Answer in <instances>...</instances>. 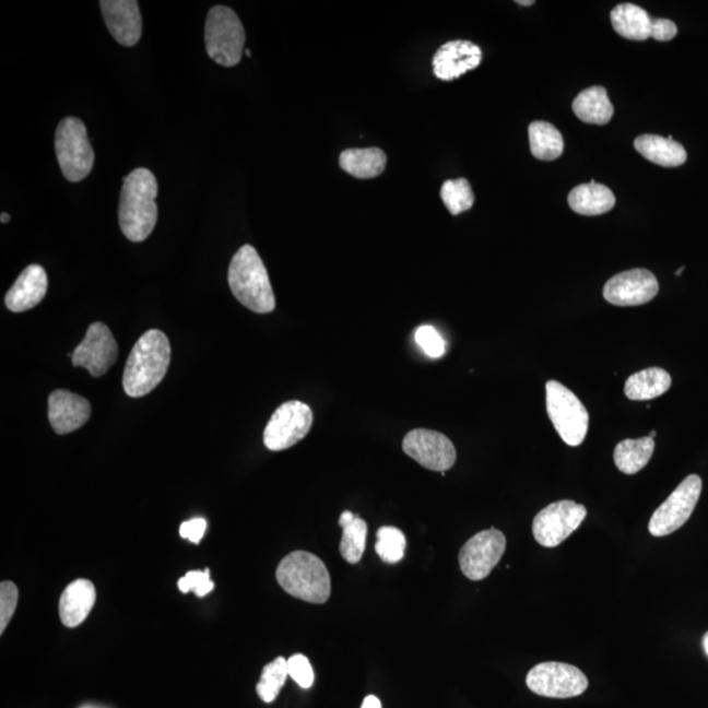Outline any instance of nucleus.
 Wrapping results in <instances>:
<instances>
[{"label":"nucleus","mask_w":708,"mask_h":708,"mask_svg":"<svg viewBox=\"0 0 708 708\" xmlns=\"http://www.w3.org/2000/svg\"><path fill=\"white\" fill-rule=\"evenodd\" d=\"M170 363L167 334L150 330L137 341L125 365L122 386L130 398H142L166 377Z\"/></svg>","instance_id":"nucleus-2"},{"label":"nucleus","mask_w":708,"mask_h":708,"mask_svg":"<svg viewBox=\"0 0 708 708\" xmlns=\"http://www.w3.org/2000/svg\"><path fill=\"white\" fill-rule=\"evenodd\" d=\"M0 221H2V223L10 222V214L3 213L2 216H0Z\"/></svg>","instance_id":"nucleus-42"},{"label":"nucleus","mask_w":708,"mask_h":708,"mask_svg":"<svg viewBox=\"0 0 708 708\" xmlns=\"http://www.w3.org/2000/svg\"><path fill=\"white\" fill-rule=\"evenodd\" d=\"M671 386V374L661 367H648L626 380L625 393L632 400H651L661 397Z\"/></svg>","instance_id":"nucleus-26"},{"label":"nucleus","mask_w":708,"mask_h":708,"mask_svg":"<svg viewBox=\"0 0 708 708\" xmlns=\"http://www.w3.org/2000/svg\"><path fill=\"white\" fill-rule=\"evenodd\" d=\"M245 51H246V55H247L248 57H251V56H252L251 50L246 49Z\"/></svg>","instance_id":"nucleus-45"},{"label":"nucleus","mask_w":708,"mask_h":708,"mask_svg":"<svg viewBox=\"0 0 708 708\" xmlns=\"http://www.w3.org/2000/svg\"><path fill=\"white\" fill-rule=\"evenodd\" d=\"M482 49L465 39L446 43L433 57V72L441 81L450 82L474 70L482 63Z\"/></svg>","instance_id":"nucleus-17"},{"label":"nucleus","mask_w":708,"mask_h":708,"mask_svg":"<svg viewBox=\"0 0 708 708\" xmlns=\"http://www.w3.org/2000/svg\"><path fill=\"white\" fill-rule=\"evenodd\" d=\"M415 340L426 356L432 358L442 357L446 351L445 341L432 326L418 327L415 332Z\"/></svg>","instance_id":"nucleus-35"},{"label":"nucleus","mask_w":708,"mask_h":708,"mask_svg":"<svg viewBox=\"0 0 708 708\" xmlns=\"http://www.w3.org/2000/svg\"><path fill=\"white\" fill-rule=\"evenodd\" d=\"M684 271H685V267H681V268L678 269V271L675 272V275H680V274L684 273Z\"/></svg>","instance_id":"nucleus-43"},{"label":"nucleus","mask_w":708,"mask_h":708,"mask_svg":"<svg viewBox=\"0 0 708 708\" xmlns=\"http://www.w3.org/2000/svg\"><path fill=\"white\" fill-rule=\"evenodd\" d=\"M361 708H382V704H380V700L376 695H367Z\"/></svg>","instance_id":"nucleus-39"},{"label":"nucleus","mask_w":708,"mask_h":708,"mask_svg":"<svg viewBox=\"0 0 708 708\" xmlns=\"http://www.w3.org/2000/svg\"><path fill=\"white\" fill-rule=\"evenodd\" d=\"M206 527V521L203 518H193V520L181 523L180 536L192 543H200L203 534H205Z\"/></svg>","instance_id":"nucleus-38"},{"label":"nucleus","mask_w":708,"mask_h":708,"mask_svg":"<svg viewBox=\"0 0 708 708\" xmlns=\"http://www.w3.org/2000/svg\"><path fill=\"white\" fill-rule=\"evenodd\" d=\"M405 546L406 541L402 530L384 527L377 531L376 551L384 562L396 564L402 560Z\"/></svg>","instance_id":"nucleus-32"},{"label":"nucleus","mask_w":708,"mask_h":708,"mask_svg":"<svg viewBox=\"0 0 708 708\" xmlns=\"http://www.w3.org/2000/svg\"><path fill=\"white\" fill-rule=\"evenodd\" d=\"M96 601L94 583L78 579L69 583L59 600V616L66 627L74 628L87 618Z\"/></svg>","instance_id":"nucleus-20"},{"label":"nucleus","mask_w":708,"mask_h":708,"mask_svg":"<svg viewBox=\"0 0 708 708\" xmlns=\"http://www.w3.org/2000/svg\"><path fill=\"white\" fill-rule=\"evenodd\" d=\"M228 285L234 297L256 314L272 312L275 297L264 262L252 246H243L228 268Z\"/></svg>","instance_id":"nucleus-3"},{"label":"nucleus","mask_w":708,"mask_h":708,"mask_svg":"<svg viewBox=\"0 0 708 708\" xmlns=\"http://www.w3.org/2000/svg\"><path fill=\"white\" fill-rule=\"evenodd\" d=\"M531 154L540 161H555L563 154L564 140L560 131L546 121H534L529 127Z\"/></svg>","instance_id":"nucleus-29"},{"label":"nucleus","mask_w":708,"mask_h":708,"mask_svg":"<svg viewBox=\"0 0 708 708\" xmlns=\"http://www.w3.org/2000/svg\"><path fill=\"white\" fill-rule=\"evenodd\" d=\"M157 181L148 168H137L123 177L118 208L121 232L130 241L146 240L157 222Z\"/></svg>","instance_id":"nucleus-1"},{"label":"nucleus","mask_w":708,"mask_h":708,"mask_svg":"<svg viewBox=\"0 0 708 708\" xmlns=\"http://www.w3.org/2000/svg\"><path fill=\"white\" fill-rule=\"evenodd\" d=\"M181 593L194 592L197 597H205L214 589V582L210 580V570H190L177 581Z\"/></svg>","instance_id":"nucleus-33"},{"label":"nucleus","mask_w":708,"mask_h":708,"mask_svg":"<svg viewBox=\"0 0 708 708\" xmlns=\"http://www.w3.org/2000/svg\"><path fill=\"white\" fill-rule=\"evenodd\" d=\"M48 274L42 266L26 267L15 284L5 294V306L12 312H24L36 307L48 292Z\"/></svg>","instance_id":"nucleus-19"},{"label":"nucleus","mask_w":708,"mask_h":708,"mask_svg":"<svg viewBox=\"0 0 708 708\" xmlns=\"http://www.w3.org/2000/svg\"><path fill=\"white\" fill-rule=\"evenodd\" d=\"M287 675V660L281 658V656L273 660L271 664L266 665L262 669L259 684L256 686V692H258L259 697L266 704H272L279 697L282 686L285 685Z\"/></svg>","instance_id":"nucleus-30"},{"label":"nucleus","mask_w":708,"mask_h":708,"mask_svg":"<svg viewBox=\"0 0 708 708\" xmlns=\"http://www.w3.org/2000/svg\"><path fill=\"white\" fill-rule=\"evenodd\" d=\"M340 167L357 179H373L384 173L387 156L382 150L347 149L340 154Z\"/></svg>","instance_id":"nucleus-24"},{"label":"nucleus","mask_w":708,"mask_h":708,"mask_svg":"<svg viewBox=\"0 0 708 708\" xmlns=\"http://www.w3.org/2000/svg\"><path fill=\"white\" fill-rule=\"evenodd\" d=\"M19 590L12 581L0 583V634L5 632L7 626L16 612Z\"/></svg>","instance_id":"nucleus-34"},{"label":"nucleus","mask_w":708,"mask_h":708,"mask_svg":"<svg viewBox=\"0 0 708 708\" xmlns=\"http://www.w3.org/2000/svg\"><path fill=\"white\" fill-rule=\"evenodd\" d=\"M701 642H704L705 652L708 656V633L704 636V641Z\"/></svg>","instance_id":"nucleus-40"},{"label":"nucleus","mask_w":708,"mask_h":708,"mask_svg":"<svg viewBox=\"0 0 708 708\" xmlns=\"http://www.w3.org/2000/svg\"><path fill=\"white\" fill-rule=\"evenodd\" d=\"M56 154L62 174L71 182L82 181L94 167L95 153L87 128L75 117H66L56 130Z\"/></svg>","instance_id":"nucleus-6"},{"label":"nucleus","mask_w":708,"mask_h":708,"mask_svg":"<svg viewBox=\"0 0 708 708\" xmlns=\"http://www.w3.org/2000/svg\"><path fill=\"white\" fill-rule=\"evenodd\" d=\"M48 405L49 422L57 435H68L82 428L91 416L88 400L69 390L52 391Z\"/></svg>","instance_id":"nucleus-18"},{"label":"nucleus","mask_w":708,"mask_h":708,"mask_svg":"<svg viewBox=\"0 0 708 708\" xmlns=\"http://www.w3.org/2000/svg\"><path fill=\"white\" fill-rule=\"evenodd\" d=\"M573 108L574 114L587 123L606 125L614 115L607 92L600 85L581 91L575 98Z\"/></svg>","instance_id":"nucleus-25"},{"label":"nucleus","mask_w":708,"mask_h":708,"mask_svg":"<svg viewBox=\"0 0 708 708\" xmlns=\"http://www.w3.org/2000/svg\"><path fill=\"white\" fill-rule=\"evenodd\" d=\"M546 409L551 423L564 442L569 446L583 442L589 429V413L573 391L556 380H548Z\"/></svg>","instance_id":"nucleus-7"},{"label":"nucleus","mask_w":708,"mask_h":708,"mask_svg":"<svg viewBox=\"0 0 708 708\" xmlns=\"http://www.w3.org/2000/svg\"><path fill=\"white\" fill-rule=\"evenodd\" d=\"M312 423V411L307 404L298 400L281 404L266 426L264 445L271 451L292 448L308 435Z\"/></svg>","instance_id":"nucleus-10"},{"label":"nucleus","mask_w":708,"mask_h":708,"mask_svg":"<svg viewBox=\"0 0 708 708\" xmlns=\"http://www.w3.org/2000/svg\"><path fill=\"white\" fill-rule=\"evenodd\" d=\"M568 203L577 214L601 215L614 208L615 196L612 189L592 180L570 190Z\"/></svg>","instance_id":"nucleus-22"},{"label":"nucleus","mask_w":708,"mask_h":708,"mask_svg":"<svg viewBox=\"0 0 708 708\" xmlns=\"http://www.w3.org/2000/svg\"><path fill=\"white\" fill-rule=\"evenodd\" d=\"M654 451V439L642 437L638 439H623L614 450V462L623 474L634 475L645 469L651 461Z\"/></svg>","instance_id":"nucleus-27"},{"label":"nucleus","mask_w":708,"mask_h":708,"mask_svg":"<svg viewBox=\"0 0 708 708\" xmlns=\"http://www.w3.org/2000/svg\"><path fill=\"white\" fill-rule=\"evenodd\" d=\"M701 494V479L691 475L681 482L672 495L654 510L648 523L653 536H665L684 527L697 507Z\"/></svg>","instance_id":"nucleus-9"},{"label":"nucleus","mask_w":708,"mask_h":708,"mask_svg":"<svg viewBox=\"0 0 708 708\" xmlns=\"http://www.w3.org/2000/svg\"><path fill=\"white\" fill-rule=\"evenodd\" d=\"M118 345L108 326L96 321L88 327L82 343L71 354L72 365L84 367L92 377L101 378L115 365Z\"/></svg>","instance_id":"nucleus-13"},{"label":"nucleus","mask_w":708,"mask_h":708,"mask_svg":"<svg viewBox=\"0 0 708 708\" xmlns=\"http://www.w3.org/2000/svg\"><path fill=\"white\" fill-rule=\"evenodd\" d=\"M280 587L295 599L324 603L331 595V577L324 563L306 551H294L279 564Z\"/></svg>","instance_id":"nucleus-4"},{"label":"nucleus","mask_w":708,"mask_h":708,"mask_svg":"<svg viewBox=\"0 0 708 708\" xmlns=\"http://www.w3.org/2000/svg\"><path fill=\"white\" fill-rule=\"evenodd\" d=\"M656 435H658V432H656V430H652V432H651V435H649V437H651V438H653V439H654V437H656Z\"/></svg>","instance_id":"nucleus-44"},{"label":"nucleus","mask_w":708,"mask_h":708,"mask_svg":"<svg viewBox=\"0 0 708 708\" xmlns=\"http://www.w3.org/2000/svg\"><path fill=\"white\" fill-rule=\"evenodd\" d=\"M517 4L529 7V5H533L534 2H533V0H528V2H523V0H518Z\"/></svg>","instance_id":"nucleus-41"},{"label":"nucleus","mask_w":708,"mask_h":708,"mask_svg":"<svg viewBox=\"0 0 708 708\" xmlns=\"http://www.w3.org/2000/svg\"><path fill=\"white\" fill-rule=\"evenodd\" d=\"M659 293V282L648 269L636 268L614 275L603 287V298L615 306H640Z\"/></svg>","instance_id":"nucleus-15"},{"label":"nucleus","mask_w":708,"mask_h":708,"mask_svg":"<svg viewBox=\"0 0 708 708\" xmlns=\"http://www.w3.org/2000/svg\"><path fill=\"white\" fill-rule=\"evenodd\" d=\"M441 199L452 215L468 212L474 205L475 196L465 179L448 180L441 188Z\"/></svg>","instance_id":"nucleus-31"},{"label":"nucleus","mask_w":708,"mask_h":708,"mask_svg":"<svg viewBox=\"0 0 708 708\" xmlns=\"http://www.w3.org/2000/svg\"><path fill=\"white\" fill-rule=\"evenodd\" d=\"M507 548V538L497 529L475 534L459 553V566L468 579L479 581L489 576Z\"/></svg>","instance_id":"nucleus-12"},{"label":"nucleus","mask_w":708,"mask_h":708,"mask_svg":"<svg viewBox=\"0 0 708 708\" xmlns=\"http://www.w3.org/2000/svg\"><path fill=\"white\" fill-rule=\"evenodd\" d=\"M677 35V25L672 20L652 17L651 37L658 42H671Z\"/></svg>","instance_id":"nucleus-37"},{"label":"nucleus","mask_w":708,"mask_h":708,"mask_svg":"<svg viewBox=\"0 0 708 708\" xmlns=\"http://www.w3.org/2000/svg\"><path fill=\"white\" fill-rule=\"evenodd\" d=\"M613 28L620 36L634 42H645L651 37L652 17L639 5L625 3L616 5L610 13Z\"/></svg>","instance_id":"nucleus-23"},{"label":"nucleus","mask_w":708,"mask_h":708,"mask_svg":"<svg viewBox=\"0 0 708 708\" xmlns=\"http://www.w3.org/2000/svg\"><path fill=\"white\" fill-rule=\"evenodd\" d=\"M634 144L640 155L661 167H680L687 160L685 148L672 135L645 134L636 138Z\"/></svg>","instance_id":"nucleus-21"},{"label":"nucleus","mask_w":708,"mask_h":708,"mask_svg":"<svg viewBox=\"0 0 708 708\" xmlns=\"http://www.w3.org/2000/svg\"><path fill=\"white\" fill-rule=\"evenodd\" d=\"M403 451L430 471H448L457 461V450L448 437L437 430L413 429L403 439Z\"/></svg>","instance_id":"nucleus-14"},{"label":"nucleus","mask_w":708,"mask_h":708,"mask_svg":"<svg viewBox=\"0 0 708 708\" xmlns=\"http://www.w3.org/2000/svg\"><path fill=\"white\" fill-rule=\"evenodd\" d=\"M339 524L343 528L340 554L345 562L357 564L363 557L366 547L367 524L363 518L352 514L350 510L341 514Z\"/></svg>","instance_id":"nucleus-28"},{"label":"nucleus","mask_w":708,"mask_h":708,"mask_svg":"<svg viewBox=\"0 0 708 708\" xmlns=\"http://www.w3.org/2000/svg\"><path fill=\"white\" fill-rule=\"evenodd\" d=\"M104 22L111 36L122 46H134L142 36L140 4L135 0H102Z\"/></svg>","instance_id":"nucleus-16"},{"label":"nucleus","mask_w":708,"mask_h":708,"mask_svg":"<svg viewBox=\"0 0 708 708\" xmlns=\"http://www.w3.org/2000/svg\"><path fill=\"white\" fill-rule=\"evenodd\" d=\"M288 675L297 682L302 688H310L314 684V671L310 660L305 654H293L287 660Z\"/></svg>","instance_id":"nucleus-36"},{"label":"nucleus","mask_w":708,"mask_h":708,"mask_svg":"<svg viewBox=\"0 0 708 708\" xmlns=\"http://www.w3.org/2000/svg\"><path fill=\"white\" fill-rule=\"evenodd\" d=\"M588 515L583 505L570 500L550 504L533 521L535 541L543 547H556L580 528Z\"/></svg>","instance_id":"nucleus-11"},{"label":"nucleus","mask_w":708,"mask_h":708,"mask_svg":"<svg viewBox=\"0 0 708 708\" xmlns=\"http://www.w3.org/2000/svg\"><path fill=\"white\" fill-rule=\"evenodd\" d=\"M527 685L531 692L542 697L574 698L587 691L589 682L579 668L548 661L531 669Z\"/></svg>","instance_id":"nucleus-8"},{"label":"nucleus","mask_w":708,"mask_h":708,"mask_svg":"<svg viewBox=\"0 0 708 708\" xmlns=\"http://www.w3.org/2000/svg\"><path fill=\"white\" fill-rule=\"evenodd\" d=\"M246 32L240 19L226 5H215L208 13L205 46L214 62L233 68L245 51Z\"/></svg>","instance_id":"nucleus-5"}]
</instances>
